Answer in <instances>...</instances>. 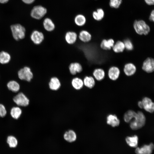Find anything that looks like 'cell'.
<instances>
[{
    "instance_id": "d590c367",
    "label": "cell",
    "mask_w": 154,
    "mask_h": 154,
    "mask_svg": "<svg viewBox=\"0 0 154 154\" xmlns=\"http://www.w3.org/2000/svg\"><path fill=\"white\" fill-rule=\"evenodd\" d=\"M149 20L151 22H153L154 21V11L153 10L151 11L150 15Z\"/></svg>"
},
{
    "instance_id": "4dcf8cb0",
    "label": "cell",
    "mask_w": 154,
    "mask_h": 154,
    "mask_svg": "<svg viewBox=\"0 0 154 154\" xmlns=\"http://www.w3.org/2000/svg\"><path fill=\"white\" fill-rule=\"evenodd\" d=\"M136 113L133 111L129 110L127 111L125 114L124 119L126 122H129L134 118Z\"/></svg>"
},
{
    "instance_id": "5b68a950",
    "label": "cell",
    "mask_w": 154,
    "mask_h": 154,
    "mask_svg": "<svg viewBox=\"0 0 154 154\" xmlns=\"http://www.w3.org/2000/svg\"><path fill=\"white\" fill-rule=\"evenodd\" d=\"M47 12V9L45 7L41 5H37L34 6L32 9L31 15L33 18L39 20L44 17Z\"/></svg>"
},
{
    "instance_id": "d4e9b609",
    "label": "cell",
    "mask_w": 154,
    "mask_h": 154,
    "mask_svg": "<svg viewBox=\"0 0 154 154\" xmlns=\"http://www.w3.org/2000/svg\"><path fill=\"white\" fill-rule=\"evenodd\" d=\"M104 16V12L102 8L98 9L96 11H94L92 13V16L94 19L97 21H101Z\"/></svg>"
},
{
    "instance_id": "e0dca14e",
    "label": "cell",
    "mask_w": 154,
    "mask_h": 154,
    "mask_svg": "<svg viewBox=\"0 0 154 154\" xmlns=\"http://www.w3.org/2000/svg\"><path fill=\"white\" fill-rule=\"evenodd\" d=\"M79 39L83 42H90L92 39V35L88 31L85 30H81L78 35Z\"/></svg>"
},
{
    "instance_id": "f1b7e54d",
    "label": "cell",
    "mask_w": 154,
    "mask_h": 154,
    "mask_svg": "<svg viewBox=\"0 0 154 154\" xmlns=\"http://www.w3.org/2000/svg\"><path fill=\"white\" fill-rule=\"evenodd\" d=\"M7 86L9 90L14 92L19 91L20 88L19 84L14 80H11L8 82Z\"/></svg>"
},
{
    "instance_id": "83f0119b",
    "label": "cell",
    "mask_w": 154,
    "mask_h": 154,
    "mask_svg": "<svg viewBox=\"0 0 154 154\" xmlns=\"http://www.w3.org/2000/svg\"><path fill=\"white\" fill-rule=\"evenodd\" d=\"M11 59L10 54L7 52L2 51L0 52V63L2 64L9 63Z\"/></svg>"
},
{
    "instance_id": "4316f807",
    "label": "cell",
    "mask_w": 154,
    "mask_h": 154,
    "mask_svg": "<svg viewBox=\"0 0 154 154\" xmlns=\"http://www.w3.org/2000/svg\"><path fill=\"white\" fill-rule=\"evenodd\" d=\"M112 48L114 51L116 53L122 52L125 49L123 42L120 40L115 42Z\"/></svg>"
},
{
    "instance_id": "4fadbf2b",
    "label": "cell",
    "mask_w": 154,
    "mask_h": 154,
    "mask_svg": "<svg viewBox=\"0 0 154 154\" xmlns=\"http://www.w3.org/2000/svg\"><path fill=\"white\" fill-rule=\"evenodd\" d=\"M69 69L71 74L74 76L81 72L82 68L81 64L77 62L71 63L69 66Z\"/></svg>"
},
{
    "instance_id": "277c9868",
    "label": "cell",
    "mask_w": 154,
    "mask_h": 154,
    "mask_svg": "<svg viewBox=\"0 0 154 154\" xmlns=\"http://www.w3.org/2000/svg\"><path fill=\"white\" fill-rule=\"evenodd\" d=\"M19 78L23 80L29 82L34 77L33 72L31 68L28 66H25L21 69L18 72Z\"/></svg>"
},
{
    "instance_id": "52a82bcc",
    "label": "cell",
    "mask_w": 154,
    "mask_h": 154,
    "mask_svg": "<svg viewBox=\"0 0 154 154\" xmlns=\"http://www.w3.org/2000/svg\"><path fill=\"white\" fill-rule=\"evenodd\" d=\"M13 100L18 106L23 107L27 106L29 102L28 98L22 92L19 93L14 97Z\"/></svg>"
},
{
    "instance_id": "e575fe53",
    "label": "cell",
    "mask_w": 154,
    "mask_h": 154,
    "mask_svg": "<svg viewBox=\"0 0 154 154\" xmlns=\"http://www.w3.org/2000/svg\"><path fill=\"white\" fill-rule=\"evenodd\" d=\"M7 114V111L4 106L0 104V117H3Z\"/></svg>"
},
{
    "instance_id": "7c38bea8",
    "label": "cell",
    "mask_w": 154,
    "mask_h": 154,
    "mask_svg": "<svg viewBox=\"0 0 154 154\" xmlns=\"http://www.w3.org/2000/svg\"><path fill=\"white\" fill-rule=\"evenodd\" d=\"M42 25L44 29L48 32H50L53 31L55 28L54 22L49 18H46L44 19Z\"/></svg>"
},
{
    "instance_id": "8d00e7d4",
    "label": "cell",
    "mask_w": 154,
    "mask_h": 154,
    "mask_svg": "<svg viewBox=\"0 0 154 154\" xmlns=\"http://www.w3.org/2000/svg\"><path fill=\"white\" fill-rule=\"evenodd\" d=\"M145 3L149 5H153L154 4V0H144Z\"/></svg>"
},
{
    "instance_id": "9c48e42d",
    "label": "cell",
    "mask_w": 154,
    "mask_h": 154,
    "mask_svg": "<svg viewBox=\"0 0 154 154\" xmlns=\"http://www.w3.org/2000/svg\"><path fill=\"white\" fill-rule=\"evenodd\" d=\"M61 84L59 79L56 77H51L48 83L49 89L51 90L56 91L60 89Z\"/></svg>"
},
{
    "instance_id": "ba28073f",
    "label": "cell",
    "mask_w": 154,
    "mask_h": 154,
    "mask_svg": "<svg viewBox=\"0 0 154 154\" xmlns=\"http://www.w3.org/2000/svg\"><path fill=\"white\" fill-rule=\"evenodd\" d=\"M142 68L143 70L148 73L154 72V58H147L143 61Z\"/></svg>"
},
{
    "instance_id": "8992f818",
    "label": "cell",
    "mask_w": 154,
    "mask_h": 154,
    "mask_svg": "<svg viewBox=\"0 0 154 154\" xmlns=\"http://www.w3.org/2000/svg\"><path fill=\"white\" fill-rule=\"evenodd\" d=\"M30 38L34 44L38 45L43 42L44 38V36L42 32L37 30H35L31 34Z\"/></svg>"
},
{
    "instance_id": "74e56055",
    "label": "cell",
    "mask_w": 154,
    "mask_h": 154,
    "mask_svg": "<svg viewBox=\"0 0 154 154\" xmlns=\"http://www.w3.org/2000/svg\"><path fill=\"white\" fill-rule=\"evenodd\" d=\"M24 3L27 4H30L33 3L35 0H22Z\"/></svg>"
},
{
    "instance_id": "d6986e66",
    "label": "cell",
    "mask_w": 154,
    "mask_h": 154,
    "mask_svg": "<svg viewBox=\"0 0 154 154\" xmlns=\"http://www.w3.org/2000/svg\"><path fill=\"white\" fill-rule=\"evenodd\" d=\"M115 43L114 40L110 38L108 40H103L100 44L101 48L103 50H110Z\"/></svg>"
},
{
    "instance_id": "484cf974",
    "label": "cell",
    "mask_w": 154,
    "mask_h": 154,
    "mask_svg": "<svg viewBox=\"0 0 154 154\" xmlns=\"http://www.w3.org/2000/svg\"><path fill=\"white\" fill-rule=\"evenodd\" d=\"M125 140L127 144L131 147H136L137 146L138 138L136 135L132 137H127L125 139Z\"/></svg>"
},
{
    "instance_id": "6da1fadb",
    "label": "cell",
    "mask_w": 154,
    "mask_h": 154,
    "mask_svg": "<svg viewBox=\"0 0 154 154\" xmlns=\"http://www.w3.org/2000/svg\"><path fill=\"white\" fill-rule=\"evenodd\" d=\"M133 27L136 33L139 35H147L151 30L150 26L143 20L134 21Z\"/></svg>"
},
{
    "instance_id": "ab89813d",
    "label": "cell",
    "mask_w": 154,
    "mask_h": 154,
    "mask_svg": "<svg viewBox=\"0 0 154 154\" xmlns=\"http://www.w3.org/2000/svg\"><path fill=\"white\" fill-rule=\"evenodd\" d=\"M9 0H0V3L2 4L7 3Z\"/></svg>"
},
{
    "instance_id": "8fae6325",
    "label": "cell",
    "mask_w": 154,
    "mask_h": 154,
    "mask_svg": "<svg viewBox=\"0 0 154 154\" xmlns=\"http://www.w3.org/2000/svg\"><path fill=\"white\" fill-rule=\"evenodd\" d=\"M142 102L143 108L150 113L153 112L154 110V104L152 100L148 97H145L142 100Z\"/></svg>"
},
{
    "instance_id": "cb8c5ba5",
    "label": "cell",
    "mask_w": 154,
    "mask_h": 154,
    "mask_svg": "<svg viewBox=\"0 0 154 154\" xmlns=\"http://www.w3.org/2000/svg\"><path fill=\"white\" fill-rule=\"evenodd\" d=\"M93 76L95 80L100 81L102 80L105 76V73L104 70L100 68L95 69L93 72Z\"/></svg>"
},
{
    "instance_id": "7a4b0ae2",
    "label": "cell",
    "mask_w": 154,
    "mask_h": 154,
    "mask_svg": "<svg viewBox=\"0 0 154 154\" xmlns=\"http://www.w3.org/2000/svg\"><path fill=\"white\" fill-rule=\"evenodd\" d=\"M145 121V115L142 112L138 111L136 113L135 117L130 121V127L133 130L140 129L144 125Z\"/></svg>"
},
{
    "instance_id": "1f68e13d",
    "label": "cell",
    "mask_w": 154,
    "mask_h": 154,
    "mask_svg": "<svg viewBox=\"0 0 154 154\" xmlns=\"http://www.w3.org/2000/svg\"><path fill=\"white\" fill-rule=\"evenodd\" d=\"M7 141L9 147L11 148L16 147L18 143L17 139L14 136L12 135H10L7 137Z\"/></svg>"
},
{
    "instance_id": "ffe728a7",
    "label": "cell",
    "mask_w": 154,
    "mask_h": 154,
    "mask_svg": "<svg viewBox=\"0 0 154 154\" xmlns=\"http://www.w3.org/2000/svg\"><path fill=\"white\" fill-rule=\"evenodd\" d=\"M84 86L89 89L93 88L95 86V80L92 76H86L83 79Z\"/></svg>"
},
{
    "instance_id": "d6a6232c",
    "label": "cell",
    "mask_w": 154,
    "mask_h": 154,
    "mask_svg": "<svg viewBox=\"0 0 154 154\" xmlns=\"http://www.w3.org/2000/svg\"><path fill=\"white\" fill-rule=\"evenodd\" d=\"M123 42L124 44L125 49L128 51H131L134 48L133 44L130 39H126L123 41Z\"/></svg>"
},
{
    "instance_id": "ac0fdd59",
    "label": "cell",
    "mask_w": 154,
    "mask_h": 154,
    "mask_svg": "<svg viewBox=\"0 0 154 154\" xmlns=\"http://www.w3.org/2000/svg\"><path fill=\"white\" fill-rule=\"evenodd\" d=\"M136 70V68L135 66L131 63L126 64L123 68L124 73L127 76H131L134 74Z\"/></svg>"
},
{
    "instance_id": "603a6c76",
    "label": "cell",
    "mask_w": 154,
    "mask_h": 154,
    "mask_svg": "<svg viewBox=\"0 0 154 154\" xmlns=\"http://www.w3.org/2000/svg\"><path fill=\"white\" fill-rule=\"evenodd\" d=\"M74 23L78 27H82L86 23V19L84 15L81 14H78L74 18Z\"/></svg>"
},
{
    "instance_id": "9a60e30c",
    "label": "cell",
    "mask_w": 154,
    "mask_h": 154,
    "mask_svg": "<svg viewBox=\"0 0 154 154\" xmlns=\"http://www.w3.org/2000/svg\"><path fill=\"white\" fill-rule=\"evenodd\" d=\"M120 73L119 69L117 67L113 66L108 70V75L109 78L115 81L118 78Z\"/></svg>"
},
{
    "instance_id": "30bf717a",
    "label": "cell",
    "mask_w": 154,
    "mask_h": 154,
    "mask_svg": "<svg viewBox=\"0 0 154 154\" xmlns=\"http://www.w3.org/2000/svg\"><path fill=\"white\" fill-rule=\"evenodd\" d=\"M154 149V145L151 143L149 145H144L141 147L137 148L135 150L137 154H151Z\"/></svg>"
},
{
    "instance_id": "44dd1931",
    "label": "cell",
    "mask_w": 154,
    "mask_h": 154,
    "mask_svg": "<svg viewBox=\"0 0 154 154\" xmlns=\"http://www.w3.org/2000/svg\"><path fill=\"white\" fill-rule=\"evenodd\" d=\"M64 138L67 141L72 142L76 140L77 135L74 130H69L64 133Z\"/></svg>"
},
{
    "instance_id": "f35d334b",
    "label": "cell",
    "mask_w": 154,
    "mask_h": 154,
    "mask_svg": "<svg viewBox=\"0 0 154 154\" xmlns=\"http://www.w3.org/2000/svg\"><path fill=\"white\" fill-rule=\"evenodd\" d=\"M138 106L141 108H143V105L142 101H140L138 102Z\"/></svg>"
},
{
    "instance_id": "7402d4cb",
    "label": "cell",
    "mask_w": 154,
    "mask_h": 154,
    "mask_svg": "<svg viewBox=\"0 0 154 154\" xmlns=\"http://www.w3.org/2000/svg\"><path fill=\"white\" fill-rule=\"evenodd\" d=\"M107 123L112 127H115L119 125L120 121L116 115L110 114L107 117Z\"/></svg>"
},
{
    "instance_id": "2e32d148",
    "label": "cell",
    "mask_w": 154,
    "mask_h": 154,
    "mask_svg": "<svg viewBox=\"0 0 154 154\" xmlns=\"http://www.w3.org/2000/svg\"><path fill=\"white\" fill-rule=\"evenodd\" d=\"M71 84L73 88L77 90H80L84 87L83 80L77 77L72 79Z\"/></svg>"
},
{
    "instance_id": "836d02e7",
    "label": "cell",
    "mask_w": 154,
    "mask_h": 154,
    "mask_svg": "<svg viewBox=\"0 0 154 154\" xmlns=\"http://www.w3.org/2000/svg\"><path fill=\"white\" fill-rule=\"evenodd\" d=\"M122 1V0H110L109 5L112 8L117 9L119 7Z\"/></svg>"
},
{
    "instance_id": "3957f363",
    "label": "cell",
    "mask_w": 154,
    "mask_h": 154,
    "mask_svg": "<svg viewBox=\"0 0 154 154\" xmlns=\"http://www.w3.org/2000/svg\"><path fill=\"white\" fill-rule=\"evenodd\" d=\"M13 37L16 40L24 38L25 35V28L19 24L12 25L10 27Z\"/></svg>"
},
{
    "instance_id": "5bb4252c",
    "label": "cell",
    "mask_w": 154,
    "mask_h": 154,
    "mask_svg": "<svg viewBox=\"0 0 154 154\" xmlns=\"http://www.w3.org/2000/svg\"><path fill=\"white\" fill-rule=\"evenodd\" d=\"M78 37L76 33L72 31L66 32L65 35V39L66 42L69 44H74L76 41Z\"/></svg>"
},
{
    "instance_id": "f546056e",
    "label": "cell",
    "mask_w": 154,
    "mask_h": 154,
    "mask_svg": "<svg viewBox=\"0 0 154 154\" xmlns=\"http://www.w3.org/2000/svg\"><path fill=\"white\" fill-rule=\"evenodd\" d=\"M22 114L21 109L18 107H13L11 110L10 114L12 117L15 119H18Z\"/></svg>"
}]
</instances>
